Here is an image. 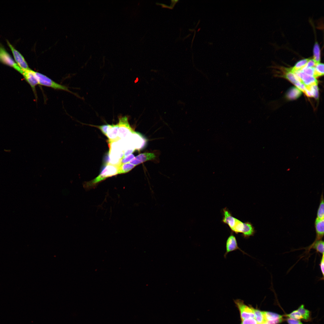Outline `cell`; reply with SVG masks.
<instances>
[{"instance_id": "1", "label": "cell", "mask_w": 324, "mask_h": 324, "mask_svg": "<svg viewBox=\"0 0 324 324\" xmlns=\"http://www.w3.org/2000/svg\"><path fill=\"white\" fill-rule=\"evenodd\" d=\"M119 165L107 164L97 177L92 180L85 183L84 188L86 189H91L106 178L118 174Z\"/></svg>"}, {"instance_id": "2", "label": "cell", "mask_w": 324, "mask_h": 324, "mask_svg": "<svg viewBox=\"0 0 324 324\" xmlns=\"http://www.w3.org/2000/svg\"><path fill=\"white\" fill-rule=\"evenodd\" d=\"M34 74L39 84L73 93L66 86L56 83L46 76L35 71H34Z\"/></svg>"}, {"instance_id": "3", "label": "cell", "mask_w": 324, "mask_h": 324, "mask_svg": "<svg viewBox=\"0 0 324 324\" xmlns=\"http://www.w3.org/2000/svg\"><path fill=\"white\" fill-rule=\"evenodd\" d=\"M118 139L127 138L134 132L130 126L127 116H120L118 117Z\"/></svg>"}, {"instance_id": "4", "label": "cell", "mask_w": 324, "mask_h": 324, "mask_svg": "<svg viewBox=\"0 0 324 324\" xmlns=\"http://www.w3.org/2000/svg\"><path fill=\"white\" fill-rule=\"evenodd\" d=\"M126 139H128V146L140 150L146 145V139L140 133L134 131Z\"/></svg>"}, {"instance_id": "5", "label": "cell", "mask_w": 324, "mask_h": 324, "mask_svg": "<svg viewBox=\"0 0 324 324\" xmlns=\"http://www.w3.org/2000/svg\"><path fill=\"white\" fill-rule=\"evenodd\" d=\"M0 62L13 67L22 74L23 70L17 65L5 49L1 46H0Z\"/></svg>"}, {"instance_id": "6", "label": "cell", "mask_w": 324, "mask_h": 324, "mask_svg": "<svg viewBox=\"0 0 324 324\" xmlns=\"http://www.w3.org/2000/svg\"><path fill=\"white\" fill-rule=\"evenodd\" d=\"M235 302L239 310L241 318L242 320L250 318H254L253 308L245 304L243 301L241 299L236 300Z\"/></svg>"}, {"instance_id": "7", "label": "cell", "mask_w": 324, "mask_h": 324, "mask_svg": "<svg viewBox=\"0 0 324 324\" xmlns=\"http://www.w3.org/2000/svg\"><path fill=\"white\" fill-rule=\"evenodd\" d=\"M7 44L10 47L16 64L22 70L30 69L28 64L22 56L16 50L8 41Z\"/></svg>"}, {"instance_id": "8", "label": "cell", "mask_w": 324, "mask_h": 324, "mask_svg": "<svg viewBox=\"0 0 324 324\" xmlns=\"http://www.w3.org/2000/svg\"><path fill=\"white\" fill-rule=\"evenodd\" d=\"M226 247V251L224 255L225 258L226 257L227 255L229 252L237 250L241 251L244 254H246L249 256L242 250L238 246L236 238L233 234H231L227 239Z\"/></svg>"}, {"instance_id": "9", "label": "cell", "mask_w": 324, "mask_h": 324, "mask_svg": "<svg viewBox=\"0 0 324 324\" xmlns=\"http://www.w3.org/2000/svg\"><path fill=\"white\" fill-rule=\"evenodd\" d=\"M293 73L305 86L317 85L318 82L315 77L305 74L301 70L296 71Z\"/></svg>"}, {"instance_id": "10", "label": "cell", "mask_w": 324, "mask_h": 324, "mask_svg": "<svg viewBox=\"0 0 324 324\" xmlns=\"http://www.w3.org/2000/svg\"><path fill=\"white\" fill-rule=\"evenodd\" d=\"M156 157L154 153L145 152L134 157L128 163L136 166L146 161L154 160Z\"/></svg>"}, {"instance_id": "11", "label": "cell", "mask_w": 324, "mask_h": 324, "mask_svg": "<svg viewBox=\"0 0 324 324\" xmlns=\"http://www.w3.org/2000/svg\"><path fill=\"white\" fill-rule=\"evenodd\" d=\"M22 75L26 81L30 85L34 94L37 96L35 87L39 84L35 75L34 71L30 69L23 70Z\"/></svg>"}, {"instance_id": "12", "label": "cell", "mask_w": 324, "mask_h": 324, "mask_svg": "<svg viewBox=\"0 0 324 324\" xmlns=\"http://www.w3.org/2000/svg\"><path fill=\"white\" fill-rule=\"evenodd\" d=\"M285 78L294 84L297 88L301 91L304 92L305 86L300 80L297 76L289 69L285 75Z\"/></svg>"}, {"instance_id": "13", "label": "cell", "mask_w": 324, "mask_h": 324, "mask_svg": "<svg viewBox=\"0 0 324 324\" xmlns=\"http://www.w3.org/2000/svg\"><path fill=\"white\" fill-rule=\"evenodd\" d=\"M263 313L268 324H278L283 321L282 316L278 314L267 311H263Z\"/></svg>"}, {"instance_id": "14", "label": "cell", "mask_w": 324, "mask_h": 324, "mask_svg": "<svg viewBox=\"0 0 324 324\" xmlns=\"http://www.w3.org/2000/svg\"><path fill=\"white\" fill-rule=\"evenodd\" d=\"M316 237L315 241L322 240L324 233V219L316 218L314 223Z\"/></svg>"}, {"instance_id": "15", "label": "cell", "mask_w": 324, "mask_h": 324, "mask_svg": "<svg viewBox=\"0 0 324 324\" xmlns=\"http://www.w3.org/2000/svg\"><path fill=\"white\" fill-rule=\"evenodd\" d=\"M223 215L222 221L224 223L228 225L232 230L235 226L238 219L234 217L230 212L226 208L223 209Z\"/></svg>"}, {"instance_id": "16", "label": "cell", "mask_w": 324, "mask_h": 324, "mask_svg": "<svg viewBox=\"0 0 324 324\" xmlns=\"http://www.w3.org/2000/svg\"><path fill=\"white\" fill-rule=\"evenodd\" d=\"M118 124H116L110 125L106 135L109 139L108 142L116 141L118 140Z\"/></svg>"}, {"instance_id": "17", "label": "cell", "mask_w": 324, "mask_h": 324, "mask_svg": "<svg viewBox=\"0 0 324 324\" xmlns=\"http://www.w3.org/2000/svg\"><path fill=\"white\" fill-rule=\"evenodd\" d=\"M255 233L254 227L252 224L249 222L244 223L243 229L242 232L243 236L244 238H248L253 236Z\"/></svg>"}, {"instance_id": "18", "label": "cell", "mask_w": 324, "mask_h": 324, "mask_svg": "<svg viewBox=\"0 0 324 324\" xmlns=\"http://www.w3.org/2000/svg\"><path fill=\"white\" fill-rule=\"evenodd\" d=\"M308 250H310L311 249L316 250L317 252H319L322 254H324V242L322 240L314 241L313 243L308 247Z\"/></svg>"}, {"instance_id": "19", "label": "cell", "mask_w": 324, "mask_h": 324, "mask_svg": "<svg viewBox=\"0 0 324 324\" xmlns=\"http://www.w3.org/2000/svg\"><path fill=\"white\" fill-rule=\"evenodd\" d=\"M302 94V92L298 88L293 87L291 88L286 94V97L290 100H294L298 98Z\"/></svg>"}, {"instance_id": "20", "label": "cell", "mask_w": 324, "mask_h": 324, "mask_svg": "<svg viewBox=\"0 0 324 324\" xmlns=\"http://www.w3.org/2000/svg\"><path fill=\"white\" fill-rule=\"evenodd\" d=\"M135 166L128 162L121 164L119 166L118 174L124 173L128 172Z\"/></svg>"}, {"instance_id": "21", "label": "cell", "mask_w": 324, "mask_h": 324, "mask_svg": "<svg viewBox=\"0 0 324 324\" xmlns=\"http://www.w3.org/2000/svg\"><path fill=\"white\" fill-rule=\"evenodd\" d=\"M309 58L304 59L298 62L295 66L290 69V70L294 73L296 71L301 70L307 63Z\"/></svg>"}, {"instance_id": "22", "label": "cell", "mask_w": 324, "mask_h": 324, "mask_svg": "<svg viewBox=\"0 0 324 324\" xmlns=\"http://www.w3.org/2000/svg\"><path fill=\"white\" fill-rule=\"evenodd\" d=\"M254 318L256 321L257 324H262L266 322L263 311L254 309Z\"/></svg>"}, {"instance_id": "23", "label": "cell", "mask_w": 324, "mask_h": 324, "mask_svg": "<svg viewBox=\"0 0 324 324\" xmlns=\"http://www.w3.org/2000/svg\"><path fill=\"white\" fill-rule=\"evenodd\" d=\"M316 218L319 219H324V203L322 194L321 195L320 205L317 211Z\"/></svg>"}, {"instance_id": "24", "label": "cell", "mask_w": 324, "mask_h": 324, "mask_svg": "<svg viewBox=\"0 0 324 324\" xmlns=\"http://www.w3.org/2000/svg\"><path fill=\"white\" fill-rule=\"evenodd\" d=\"M313 58L316 63L320 62V50L319 45L316 42L313 49Z\"/></svg>"}, {"instance_id": "25", "label": "cell", "mask_w": 324, "mask_h": 324, "mask_svg": "<svg viewBox=\"0 0 324 324\" xmlns=\"http://www.w3.org/2000/svg\"><path fill=\"white\" fill-rule=\"evenodd\" d=\"M324 74V64L320 62L317 63L314 67L315 77L321 76Z\"/></svg>"}, {"instance_id": "26", "label": "cell", "mask_w": 324, "mask_h": 324, "mask_svg": "<svg viewBox=\"0 0 324 324\" xmlns=\"http://www.w3.org/2000/svg\"><path fill=\"white\" fill-rule=\"evenodd\" d=\"M300 314L303 319L307 320L310 317V311L304 308V305H302L299 307L297 310Z\"/></svg>"}, {"instance_id": "27", "label": "cell", "mask_w": 324, "mask_h": 324, "mask_svg": "<svg viewBox=\"0 0 324 324\" xmlns=\"http://www.w3.org/2000/svg\"><path fill=\"white\" fill-rule=\"evenodd\" d=\"M306 88L311 92L312 97L317 99L319 97V89L317 85L306 86Z\"/></svg>"}, {"instance_id": "28", "label": "cell", "mask_w": 324, "mask_h": 324, "mask_svg": "<svg viewBox=\"0 0 324 324\" xmlns=\"http://www.w3.org/2000/svg\"><path fill=\"white\" fill-rule=\"evenodd\" d=\"M244 227V223L237 219L233 229L232 230L236 234L242 233Z\"/></svg>"}, {"instance_id": "29", "label": "cell", "mask_w": 324, "mask_h": 324, "mask_svg": "<svg viewBox=\"0 0 324 324\" xmlns=\"http://www.w3.org/2000/svg\"><path fill=\"white\" fill-rule=\"evenodd\" d=\"M286 316L290 318L296 320H298L303 319L302 315L297 310L294 311Z\"/></svg>"}, {"instance_id": "30", "label": "cell", "mask_w": 324, "mask_h": 324, "mask_svg": "<svg viewBox=\"0 0 324 324\" xmlns=\"http://www.w3.org/2000/svg\"><path fill=\"white\" fill-rule=\"evenodd\" d=\"M300 70H302L304 73L307 75L314 77V67L303 68Z\"/></svg>"}, {"instance_id": "31", "label": "cell", "mask_w": 324, "mask_h": 324, "mask_svg": "<svg viewBox=\"0 0 324 324\" xmlns=\"http://www.w3.org/2000/svg\"><path fill=\"white\" fill-rule=\"evenodd\" d=\"M110 125L109 124L103 125L100 126H93L96 127L99 129L101 132L105 135H106L108 130L110 126Z\"/></svg>"}, {"instance_id": "32", "label": "cell", "mask_w": 324, "mask_h": 324, "mask_svg": "<svg viewBox=\"0 0 324 324\" xmlns=\"http://www.w3.org/2000/svg\"><path fill=\"white\" fill-rule=\"evenodd\" d=\"M134 155L132 154H129L125 157H122L120 160V165L125 163L126 162H128L130 161L134 158Z\"/></svg>"}, {"instance_id": "33", "label": "cell", "mask_w": 324, "mask_h": 324, "mask_svg": "<svg viewBox=\"0 0 324 324\" xmlns=\"http://www.w3.org/2000/svg\"><path fill=\"white\" fill-rule=\"evenodd\" d=\"M241 324H257L255 318H250L242 320Z\"/></svg>"}, {"instance_id": "34", "label": "cell", "mask_w": 324, "mask_h": 324, "mask_svg": "<svg viewBox=\"0 0 324 324\" xmlns=\"http://www.w3.org/2000/svg\"><path fill=\"white\" fill-rule=\"evenodd\" d=\"M316 64V63L313 59H309L306 64L303 68L314 67Z\"/></svg>"}, {"instance_id": "35", "label": "cell", "mask_w": 324, "mask_h": 324, "mask_svg": "<svg viewBox=\"0 0 324 324\" xmlns=\"http://www.w3.org/2000/svg\"><path fill=\"white\" fill-rule=\"evenodd\" d=\"M319 265L322 275L323 278H322L323 279L324 275V254H322Z\"/></svg>"}, {"instance_id": "36", "label": "cell", "mask_w": 324, "mask_h": 324, "mask_svg": "<svg viewBox=\"0 0 324 324\" xmlns=\"http://www.w3.org/2000/svg\"><path fill=\"white\" fill-rule=\"evenodd\" d=\"M135 150V149L132 147H128L125 149L124 152L123 157H125L133 153Z\"/></svg>"}, {"instance_id": "37", "label": "cell", "mask_w": 324, "mask_h": 324, "mask_svg": "<svg viewBox=\"0 0 324 324\" xmlns=\"http://www.w3.org/2000/svg\"><path fill=\"white\" fill-rule=\"evenodd\" d=\"M287 322L289 324H302L299 320L291 318L287 319Z\"/></svg>"}]
</instances>
